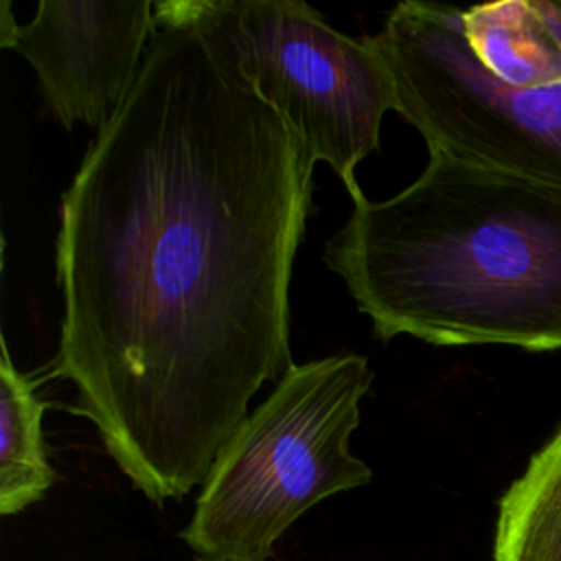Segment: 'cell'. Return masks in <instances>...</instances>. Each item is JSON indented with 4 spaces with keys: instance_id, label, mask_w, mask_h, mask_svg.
<instances>
[{
    "instance_id": "obj_1",
    "label": "cell",
    "mask_w": 561,
    "mask_h": 561,
    "mask_svg": "<svg viewBox=\"0 0 561 561\" xmlns=\"http://www.w3.org/2000/svg\"><path fill=\"white\" fill-rule=\"evenodd\" d=\"M316 158L208 35L153 7L140 70L61 195L53 377L151 502L202 486L291 366Z\"/></svg>"
},
{
    "instance_id": "obj_2",
    "label": "cell",
    "mask_w": 561,
    "mask_h": 561,
    "mask_svg": "<svg viewBox=\"0 0 561 561\" xmlns=\"http://www.w3.org/2000/svg\"><path fill=\"white\" fill-rule=\"evenodd\" d=\"M324 263L383 342L561 348V188L430 151L403 191L353 202Z\"/></svg>"
},
{
    "instance_id": "obj_3",
    "label": "cell",
    "mask_w": 561,
    "mask_h": 561,
    "mask_svg": "<svg viewBox=\"0 0 561 561\" xmlns=\"http://www.w3.org/2000/svg\"><path fill=\"white\" fill-rule=\"evenodd\" d=\"M373 370L340 353L294 364L213 465L182 539L197 561H270L278 539L318 502L370 482L351 454Z\"/></svg>"
},
{
    "instance_id": "obj_4",
    "label": "cell",
    "mask_w": 561,
    "mask_h": 561,
    "mask_svg": "<svg viewBox=\"0 0 561 561\" xmlns=\"http://www.w3.org/2000/svg\"><path fill=\"white\" fill-rule=\"evenodd\" d=\"M208 35L256 94L327 162L348 195L364 197L357 164L377 151L394 85L373 35L353 39L300 0H191Z\"/></svg>"
},
{
    "instance_id": "obj_5",
    "label": "cell",
    "mask_w": 561,
    "mask_h": 561,
    "mask_svg": "<svg viewBox=\"0 0 561 561\" xmlns=\"http://www.w3.org/2000/svg\"><path fill=\"white\" fill-rule=\"evenodd\" d=\"M397 107L427 151L561 188V83L513 85L486 70L462 11L401 2L373 35Z\"/></svg>"
},
{
    "instance_id": "obj_6",
    "label": "cell",
    "mask_w": 561,
    "mask_h": 561,
    "mask_svg": "<svg viewBox=\"0 0 561 561\" xmlns=\"http://www.w3.org/2000/svg\"><path fill=\"white\" fill-rule=\"evenodd\" d=\"M153 7L151 0H39L35 15L18 24L4 2L0 44L31 64L46 105L66 129L83 123L99 131L140 70Z\"/></svg>"
},
{
    "instance_id": "obj_7",
    "label": "cell",
    "mask_w": 561,
    "mask_h": 561,
    "mask_svg": "<svg viewBox=\"0 0 561 561\" xmlns=\"http://www.w3.org/2000/svg\"><path fill=\"white\" fill-rule=\"evenodd\" d=\"M478 61L513 85L561 83V2L508 0L462 11Z\"/></svg>"
},
{
    "instance_id": "obj_8",
    "label": "cell",
    "mask_w": 561,
    "mask_h": 561,
    "mask_svg": "<svg viewBox=\"0 0 561 561\" xmlns=\"http://www.w3.org/2000/svg\"><path fill=\"white\" fill-rule=\"evenodd\" d=\"M46 401L11 362L2 340L0 359V513L15 515L39 502L55 482L46 456L42 416Z\"/></svg>"
},
{
    "instance_id": "obj_9",
    "label": "cell",
    "mask_w": 561,
    "mask_h": 561,
    "mask_svg": "<svg viewBox=\"0 0 561 561\" xmlns=\"http://www.w3.org/2000/svg\"><path fill=\"white\" fill-rule=\"evenodd\" d=\"M493 561H561V427L502 495Z\"/></svg>"
}]
</instances>
